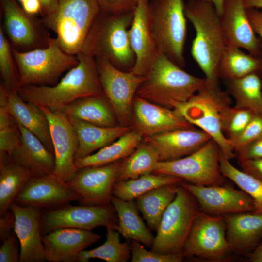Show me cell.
<instances>
[{
	"label": "cell",
	"mask_w": 262,
	"mask_h": 262,
	"mask_svg": "<svg viewBox=\"0 0 262 262\" xmlns=\"http://www.w3.org/2000/svg\"><path fill=\"white\" fill-rule=\"evenodd\" d=\"M78 65L53 85L26 86L17 93L25 101L61 110L81 98L103 94L94 57L80 52Z\"/></svg>",
	"instance_id": "1"
},
{
	"label": "cell",
	"mask_w": 262,
	"mask_h": 262,
	"mask_svg": "<svg viewBox=\"0 0 262 262\" xmlns=\"http://www.w3.org/2000/svg\"><path fill=\"white\" fill-rule=\"evenodd\" d=\"M207 83L183 70L158 52L136 96L160 106L174 109L187 101Z\"/></svg>",
	"instance_id": "2"
},
{
	"label": "cell",
	"mask_w": 262,
	"mask_h": 262,
	"mask_svg": "<svg viewBox=\"0 0 262 262\" xmlns=\"http://www.w3.org/2000/svg\"><path fill=\"white\" fill-rule=\"evenodd\" d=\"M133 16L134 11L109 14L100 10L81 52L105 59L122 70L130 71L135 63L128 30Z\"/></svg>",
	"instance_id": "3"
},
{
	"label": "cell",
	"mask_w": 262,
	"mask_h": 262,
	"mask_svg": "<svg viewBox=\"0 0 262 262\" xmlns=\"http://www.w3.org/2000/svg\"><path fill=\"white\" fill-rule=\"evenodd\" d=\"M184 13L196 31L191 54L208 82H218V62L225 43L219 15L211 3L203 0H188Z\"/></svg>",
	"instance_id": "4"
},
{
	"label": "cell",
	"mask_w": 262,
	"mask_h": 262,
	"mask_svg": "<svg viewBox=\"0 0 262 262\" xmlns=\"http://www.w3.org/2000/svg\"><path fill=\"white\" fill-rule=\"evenodd\" d=\"M231 99L227 91L222 90L218 82H208L187 101L176 105L177 110L190 124L209 134L229 160L235 157L230 141L222 131V122Z\"/></svg>",
	"instance_id": "5"
},
{
	"label": "cell",
	"mask_w": 262,
	"mask_h": 262,
	"mask_svg": "<svg viewBox=\"0 0 262 262\" xmlns=\"http://www.w3.org/2000/svg\"><path fill=\"white\" fill-rule=\"evenodd\" d=\"M100 10L98 0H59L56 11L42 21L65 51L77 55Z\"/></svg>",
	"instance_id": "6"
},
{
	"label": "cell",
	"mask_w": 262,
	"mask_h": 262,
	"mask_svg": "<svg viewBox=\"0 0 262 262\" xmlns=\"http://www.w3.org/2000/svg\"><path fill=\"white\" fill-rule=\"evenodd\" d=\"M12 53L18 71V89L26 86L53 85L63 73L79 63L77 55L65 51L55 38H51L45 48L26 51L12 48Z\"/></svg>",
	"instance_id": "7"
},
{
	"label": "cell",
	"mask_w": 262,
	"mask_h": 262,
	"mask_svg": "<svg viewBox=\"0 0 262 262\" xmlns=\"http://www.w3.org/2000/svg\"><path fill=\"white\" fill-rule=\"evenodd\" d=\"M183 0H152L149 18L158 52L181 67L184 66V46L186 38V17Z\"/></svg>",
	"instance_id": "8"
},
{
	"label": "cell",
	"mask_w": 262,
	"mask_h": 262,
	"mask_svg": "<svg viewBox=\"0 0 262 262\" xmlns=\"http://www.w3.org/2000/svg\"><path fill=\"white\" fill-rule=\"evenodd\" d=\"M198 210L195 196L179 184L175 197L163 215L151 250L162 254L183 255Z\"/></svg>",
	"instance_id": "9"
},
{
	"label": "cell",
	"mask_w": 262,
	"mask_h": 262,
	"mask_svg": "<svg viewBox=\"0 0 262 262\" xmlns=\"http://www.w3.org/2000/svg\"><path fill=\"white\" fill-rule=\"evenodd\" d=\"M221 150L212 139L193 153L176 160L159 161L153 173L174 176L200 186L224 184L220 167Z\"/></svg>",
	"instance_id": "10"
},
{
	"label": "cell",
	"mask_w": 262,
	"mask_h": 262,
	"mask_svg": "<svg viewBox=\"0 0 262 262\" xmlns=\"http://www.w3.org/2000/svg\"><path fill=\"white\" fill-rule=\"evenodd\" d=\"M95 59L103 94L119 124L128 126L135 95L145 76L119 69L105 59Z\"/></svg>",
	"instance_id": "11"
},
{
	"label": "cell",
	"mask_w": 262,
	"mask_h": 262,
	"mask_svg": "<svg viewBox=\"0 0 262 262\" xmlns=\"http://www.w3.org/2000/svg\"><path fill=\"white\" fill-rule=\"evenodd\" d=\"M99 226L117 230L118 219L113 205L76 206L66 204L49 209L41 217L42 235L61 228L92 230Z\"/></svg>",
	"instance_id": "12"
},
{
	"label": "cell",
	"mask_w": 262,
	"mask_h": 262,
	"mask_svg": "<svg viewBox=\"0 0 262 262\" xmlns=\"http://www.w3.org/2000/svg\"><path fill=\"white\" fill-rule=\"evenodd\" d=\"M232 252L223 216L207 214L199 208L183 248L184 257L196 256L218 262Z\"/></svg>",
	"instance_id": "13"
},
{
	"label": "cell",
	"mask_w": 262,
	"mask_h": 262,
	"mask_svg": "<svg viewBox=\"0 0 262 262\" xmlns=\"http://www.w3.org/2000/svg\"><path fill=\"white\" fill-rule=\"evenodd\" d=\"M4 33L12 48L19 51L43 48L51 38L42 20L26 13L16 0H0Z\"/></svg>",
	"instance_id": "14"
},
{
	"label": "cell",
	"mask_w": 262,
	"mask_h": 262,
	"mask_svg": "<svg viewBox=\"0 0 262 262\" xmlns=\"http://www.w3.org/2000/svg\"><path fill=\"white\" fill-rule=\"evenodd\" d=\"M38 106L49 125L55 162L53 174L60 181L66 183L74 178L78 170L75 163L78 148L76 132L69 118L63 111Z\"/></svg>",
	"instance_id": "15"
},
{
	"label": "cell",
	"mask_w": 262,
	"mask_h": 262,
	"mask_svg": "<svg viewBox=\"0 0 262 262\" xmlns=\"http://www.w3.org/2000/svg\"><path fill=\"white\" fill-rule=\"evenodd\" d=\"M179 184L195 196L199 209L207 214L223 215L255 211L252 198L229 185L200 186L183 181Z\"/></svg>",
	"instance_id": "16"
},
{
	"label": "cell",
	"mask_w": 262,
	"mask_h": 262,
	"mask_svg": "<svg viewBox=\"0 0 262 262\" xmlns=\"http://www.w3.org/2000/svg\"><path fill=\"white\" fill-rule=\"evenodd\" d=\"M122 161L80 169L66 184L80 196L82 204L110 205L113 188Z\"/></svg>",
	"instance_id": "17"
},
{
	"label": "cell",
	"mask_w": 262,
	"mask_h": 262,
	"mask_svg": "<svg viewBox=\"0 0 262 262\" xmlns=\"http://www.w3.org/2000/svg\"><path fill=\"white\" fill-rule=\"evenodd\" d=\"M219 19L226 45L244 49L262 58V43L251 25L243 0H224Z\"/></svg>",
	"instance_id": "18"
},
{
	"label": "cell",
	"mask_w": 262,
	"mask_h": 262,
	"mask_svg": "<svg viewBox=\"0 0 262 262\" xmlns=\"http://www.w3.org/2000/svg\"><path fill=\"white\" fill-rule=\"evenodd\" d=\"M80 200L77 193L52 174L33 176L13 202L23 206L50 209Z\"/></svg>",
	"instance_id": "19"
},
{
	"label": "cell",
	"mask_w": 262,
	"mask_h": 262,
	"mask_svg": "<svg viewBox=\"0 0 262 262\" xmlns=\"http://www.w3.org/2000/svg\"><path fill=\"white\" fill-rule=\"evenodd\" d=\"M132 112L133 130L144 138L172 130L195 127L176 109L160 106L137 96L134 99Z\"/></svg>",
	"instance_id": "20"
},
{
	"label": "cell",
	"mask_w": 262,
	"mask_h": 262,
	"mask_svg": "<svg viewBox=\"0 0 262 262\" xmlns=\"http://www.w3.org/2000/svg\"><path fill=\"white\" fill-rule=\"evenodd\" d=\"M9 209L15 216L13 229L20 245V262L46 261L42 240L40 208L13 202Z\"/></svg>",
	"instance_id": "21"
},
{
	"label": "cell",
	"mask_w": 262,
	"mask_h": 262,
	"mask_svg": "<svg viewBox=\"0 0 262 262\" xmlns=\"http://www.w3.org/2000/svg\"><path fill=\"white\" fill-rule=\"evenodd\" d=\"M149 0H138L134 10L133 18L129 30L135 63L131 70L145 76L158 53L150 26Z\"/></svg>",
	"instance_id": "22"
},
{
	"label": "cell",
	"mask_w": 262,
	"mask_h": 262,
	"mask_svg": "<svg viewBox=\"0 0 262 262\" xmlns=\"http://www.w3.org/2000/svg\"><path fill=\"white\" fill-rule=\"evenodd\" d=\"M101 236L91 230L61 228L42 235L46 261L49 262H73L78 255L97 242Z\"/></svg>",
	"instance_id": "23"
},
{
	"label": "cell",
	"mask_w": 262,
	"mask_h": 262,
	"mask_svg": "<svg viewBox=\"0 0 262 262\" xmlns=\"http://www.w3.org/2000/svg\"><path fill=\"white\" fill-rule=\"evenodd\" d=\"M144 138L158 151L159 161H171L187 156L212 139L205 131L195 127L172 130Z\"/></svg>",
	"instance_id": "24"
},
{
	"label": "cell",
	"mask_w": 262,
	"mask_h": 262,
	"mask_svg": "<svg viewBox=\"0 0 262 262\" xmlns=\"http://www.w3.org/2000/svg\"><path fill=\"white\" fill-rule=\"evenodd\" d=\"M226 238L232 252L248 256L261 243L262 213L245 212L222 215Z\"/></svg>",
	"instance_id": "25"
},
{
	"label": "cell",
	"mask_w": 262,
	"mask_h": 262,
	"mask_svg": "<svg viewBox=\"0 0 262 262\" xmlns=\"http://www.w3.org/2000/svg\"><path fill=\"white\" fill-rule=\"evenodd\" d=\"M21 142L9 153L14 162L31 171L35 176L53 173L55 162L54 154L33 133L18 124Z\"/></svg>",
	"instance_id": "26"
},
{
	"label": "cell",
	"mask_w": 262,
	"mask_h": 262,
	"mask_svg": "<svg viewBox=\"0 0 262 262\" xmlns=\"http://www.w3.org/2000/svg\"><path fill=\"white\" fill-rule=\"evenodd\" d=\"M9 112L16 122L36 136L54 154L48 120L37 105L24 101L17 91L7 92Z\"/></svg>",
	"instance_id": "27"
},
{
	"label": "cell",
	"mask_w": 262,
	"mask_h": 262,
	"mask_svg": "<svg viewBox=\"0 0 262 262\" xmlns=\"http://www.w3.org/2000/svg\"><path fill=\"white\" fill-rule=\"evenodd\" d=\"M69 119L78 140L75 160L87 156L109 145L131 130L128 126L103 127L80 120Z\"/></svg>",
	"instance_id": "28"
},
{
	"label": "cell",
	"mask_w": 262,
	"mask_h": 262,
	"mask_svg": "<svg viewBox=\"0 0 262 262\" xmlns=\"http://www.w3.org/2000/svg\"><path fill=\"white\" fill-rule=\"evenodd\" d=\"M61 111L71 119L84 121L103 127L119 125L104 94L80 98Z\"/></svg>",
	"instance_id": "29"
},
{
	"label": "cell",
	"mask_w": 262,
	"mask_h": 262,
	"mask_svg": "<svg viewBox=\"0 0 262 262\" xmlns=\"http://www.w3.org/2000/svg\"><path fill=\"white\" fill-rule=\"evenodd\" d=\"M35 175L0 152V215H4L25 184Z\"/></svg>",
	"instance_id": "30"
},
{
	"label": "cell",
	"mask_w": 262,
	"mask_h": 262,
	"mask_svg": "<svg viewBox=\"0 0 262 262\" xmlns=\"http://www.w3.org/2000/svg\"><path fill=\"white\" fill-rule=\"evenodd\" d=\"M111 204L114 207L118 217L117 231L124 238L139 241L151 247L154 237L139 215L136 203L124 201L114 195Z\"/></svg>",
	"instance_id": "31"
},
{
	"label": "cell",
	"mask_w": 262,
	"mask_h": 262,
	"mask_svg": "<svg viewBox=\"0 0 262 262\" xmlns=\"http://www.w3.org/2000/svg\"><path fill=\"white\" fill-rule=\"evenodd\" d=\"M142 140L143 136L138 132L131 130L97 152L76 160L75 166L79 170L85 167L103 165L124 159L138 147Z\"/></svg>",
	"instance_id": "32"
},
{
	"label": "cell",
	"mask_w": 262,
	"mask_h": 262,
	"mask_svg": "<svg viewBox=\"0 0 262 262\" xmlns=\"http://www.w3.org/2000/svg\"><path fill=\"white\" fill-rule=\"evenodd\" d=\"M262 60L241 48L225 45L218 62L217 75L224 81L242 78L260 71Z\"/></svg>",
	"instance_id": "33"
},
{
	"label": "cell",
	"mask_w": 262,
	"mask_h": 262,
	"mask_svg": "<svg viewBox=\"0 0 262 262\" xmlns=\"http://www.w3.org/2000/svg\"><path fill=\"white\" fill-rule=\"evenodd\" d=\"M224 82L235 106L248 110L255 115H262V82L257 72Z\"/></svg>",
	"instance_id": "34"
},
{
	"label": "cell",
	"mask_w": 262,
	"mask_h": 262,
	"mask_svg": "<svg viewBox=\"0 0 262 262\" xmlns=\"http://www.w3.org/2000/svg\"><path fill=\"white\" fill-rule=\"evenodd\" d=\"M179 185H166L153 189L135 199L138 210L152 229L157 230L165 210L176 196Z\"/></svg>",
	"instance_id": "35"
},
{
	"label": "cell",
	"mask_w": 262,
	"mask_h": 262,
	"mask_svg": "<svg viewBox=\"0 0 262 262\" xmlns=\"http://www.w3.org/2000/svg\"><path fill=\"white\" fill-rule=\"evenodd\" d=\"M182 180L174 176L152 172L136 179L116 182L112 194L124 201H133L153 189L166 185L178 184Z\"/></svg>",
	"instance_id": "36"
},
{
	"label": "cell",
	"mask_w": 262,
	"mask_h": 262,
	"mask_svg": "<svg viewBox=\"0 0 262 262\" xmlns=\"http://www.w3.org/2000/svg\"><path fill=\"white\" fill-rule=\"evenodd\" d=\"M159 156L156 149L144 141L122 161L118 171L116 182L133 179L152 173Z\"/></svg>",
	"instance_id": "37"
},
{
	"label": "cell",
	"mask_w": 262,
	"mask_h": 262,
	"mask_svg": "<svg viewBox=\"0 0 262 262\" xmlns=\"http://www.w3.org/2000/svg\"><path fill=\"white\" fill-rule=\"evenodd\" d=\"M106 239L99 246L91 250H83L77 262H87L90 259L98 258L107 262H126L131 257L130 246L127 242L121 243L119 232L107 227Z\"/></svg>",
	"instance_id": "38"
},
{
	"label": "cell",
	"mask_w": 262,
	"mask_h": 262,
	"mask_svg": "<svg viewBox=\"0 0 262 262\" xmlns=\"http://www.w3.org/2000/svg\"><path fill=\"white\" fill-rule=\"evenodd\" d=\"M220 167L225 178L229 179L253 199V212L262 213V182L253 176L234 167L222 153L220 154Z\"/></svg>",
	"instance_id": "39"
},
{
	"label": "cell",
	"mask_w": 262,
	"mask_h": 262,
	"mask_svg": "<svg viewBox=\"0 0 262 262\" xmlns=\"http://www.w3.org/2000/svg\"><path fill=\"white\" fill-rule=\"evenodd\" d=\"M21 142L17 123L9 112L7 97L0 95V152L10 153Z\"/></svg>",
	"instance_id": "40"
},
{
	"label": "cell",
	"mask_w": 262,
	"mask_h": 262,
	"mask_svg": "<svg viewBox=\"0 0 262 262\" xmlns=\"http://www.w3.org/2000/svg\"><path fill=\"white\" fill-rule=\"evenodd\" d=\"M12 46L0 26V72L2 84L8 92L17 91L18 74L16 71Z\"/></svg>",
	"instance_id": "41"
},
{
	"label": "cell",
	"mask_w": 262,
	"mask_h": 262,
	"mask_svg": "<svg viewBox=\"0 0 262 262\" xmlns=\"http://www.w3.org/2000/svg\"><path fill=\"white\" fill-rule=\"evenodd\" d=\"M255 115L246 109L234 106L226 111L222 122V131L230 141L238 136Z\"/></svg>",
	"instance_id": "42"
},
{
	"label": "cell",
	"mask_w": 262,
	"mask_h": 262,
	"mask_svg": "<svg viewBox=\"0 0 262 262\" xmlns=\"http://www.w3.org/2000/svg\"><path fill=\"white\" fill-rule=\"evenodd\" d=\"M141 244L133 240L130 245L131 262H180L184 257L182 254H162L148 251Z\"/></svg>",
	"instance_id": "43"
},
{
	"label": "cell",
	"mask_w": 262,
	"mask_h": 262,
	"mask_svg": "<svg viewBox=\"0 0 262 262\" xmlns=\"http://www.w3.org/2000/svg\"><path fill=\"white\" fill-rule=\"evenodd\" d=\"M262 136V115H255L242 132L230 140L235 152Z\"/></svg>",
	"instance_id": "44"
},
{
	"label": "cell",
	"mask_w": 262,
	"mask_h": 262,
	"mask_svg": "<svg viewBox=\"0 0 262 262\" xmlns=\"http://www.w3.org/2000/svg\"><path fill=\"white\" fill-rule=\"evenodd\" d=\"M17 239L15 233L11 232L2 240L0 248V262H20Z\"/></svg>",
	"instance_id": "45"
},
{
	"label": "cell",
	"mask_w": 262,
	"mask_h": 262,
	"mask_svg": "<svg viewBox=\"0 0 262 262\" xmlns=\"http://www.w3.org/2000/svg\"><path fill=\"white\" fill-rule=\"evenodd\" d=\"M101 11L120 14L134 11L136 4L132 0H98Z\"/></svg>",
	"instance_id": "46"
},
{
	"label": "cell",
	"mask_w": 262,
	"mask_h": 262,
	"mask_svg": "<svg viewBox=\"0 0 262 262\" xmlns=\"http://www.w3.org/2000/svg\"><path fill=\"white\" fill-rule=\"evenodd\" d=\"M238 160L262 159V136L236 152Z\"/></svg>",
	"instance_id": "47"
},
{
	"label": "cell",
	"mask_w": 262,
	"mask_h": 262,
	"mask_svg": "<svg viewBox=\"0 0 262 262\" xmlns=\"http://www.w3.org/2000/svg\"><path fill=\"white\" fill-rule=\"evenodd\" d=\"M242 170L262 182V159L238 160Z\"/></svg>",
	"instance_id": "48"
},
{
	"label": "cell",
	"mask_w": 262,
	"mask_h": 262,
	"mask_svg": "<svg viewBox=\"0 0 262 262\" xmlns=\"http://www.w3.org/2000/svg\"><path fill=\"white\" fill-rule=\"evenodd\" d=\"M246 13L251 25L256 33L262 42V10L256 8L246 9ZM262 68L260 71L262 72Z\"/></svg>",
	"instance_id": "49"
},
{
	"label": "cell",
	"mask_w": 262,
	"mask_h": 262,
	"mask_svg": "<svg viewBox=\"0 0 262 262\" xmlns=\"http://www.w3.org/2000/svg\"><path fill=\"white\" fill-rule=\"evenodd\" d=\"M15 225V216L13 212L9 209L7 212L0 218V237L2 240L14 229Z\"/></svg>",
	"instance_id": "50"
},
{
	"label": "cell",
	"mask_w": 262,
	"mask_h": 262,
	"mask_svg": "<svg viewBox=\"0 0 262 262\" xmlns=\"http://www.w3.org/2000/svg\"><path fill=\"white\" fill-rule=\"evenodd\" d=\"M22 8L27 14L34 16L42 13V7L39 0H27L21 3Z\"/></svg>",
	"instance_id": "51"
},
{
	"label": "cell",
	"mask_w": 262,
	"mask_h": 262,
	"mask_svg": "<svg viewBox=\"0 0 262 262\" xmlns=\"http://www.w3.org/2000/svg\"><path fill=\"white\" fill-rule=\"evenodd\" d=\"M42 7V14L43 16L54 12L57 9L59 0H39Z\"/></svg>",
	"instance_id": "52"
},
{
	"label": "cell",
	"mask_w": 262,
	"mask_h": 262,
	"mask_svg": "<svg viewBox=\"0 0 262 262\" xmlns=\"http://www.w3.org/2000/svg\"><path fill=\"white\" fill-rule=\"evenodd\" d=\"M248 256L250 262H262V242Z\"/></svg>",
	"instance_id": "53"
},
{
	"label": "cell",
	"mask_w": 262,
	"mask_h": 262,
	"mask_svg": "<svg viewBox=\"0 0 262 262\" xmlns=\"http://www.w3.org/2000/svg\"><path fill=\"white\" fill-rule=\"evenodd\" d=\"M246 9L256 8L262 9V0H243Z\"/></svg>",
	"instance_id": "54"
},
{
	"label": "cell",
	"mask_w": 262,
	"mask_h": 262,
	"mask_svg": "<svg viewBox=\"0 0 262 262\" xmlns=\"http://www.w3.org/2000/svg\"><path fill=\"white\" fill-rule=\"evenodd\" d=\"M211 3L215 7L218 14L220 15L222 12L223 5L224 0H203Z\"/></svg>",
	"instance_id": "55"
},
{
	"label": "cell",
	"mask_w": 262,
	"mask_h": 262,
	"mask_svg": "<svg viewBox=\"0 0 262 262\" xmlns=\"http://www.w3.org/2000/svg\"><path fill=\"white\" fill-rule=\"evenodd\" d=\"M19 2H20V3H22L24 1L27 0H18Z\"/></svg>",
	"instance_id": "56"
},
{
	"label": "cell",
	"mask_w": 262,
	"mask_h": 262,
	"mask_svg": "<svg viewBox=\"0 0 262 262\" xmlns=\"http://www.w3.org/2000/svg\"><path fill=\"white\" fill-rule=\"evenodd\" d=\"M138 0H132V1L136 4Z\"/></svg>",
	"instance_id": "57"
}]
</instances>
